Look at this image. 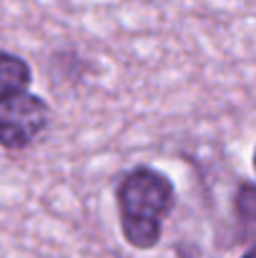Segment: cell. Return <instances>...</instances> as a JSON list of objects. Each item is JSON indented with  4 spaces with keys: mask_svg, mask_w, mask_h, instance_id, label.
<instances>
[{
    "mask_svg": "<svg viewBox=\"0 0 256 258\" xmlns=\"http://www.w3.org/2000/svg\"><path fill=\"white\" fill-rule=\"evenodd\" d=\"M116 206L123 241L136 251H151L164 236V223L176 206V185L151 166H136L121 175Z\"/></svg>",
    "mask_w": 256,
    "mask_h": 258,
    "instance_id": "1",
    "label": "cell"
},
{
    "mask_svg": "<svg viewBox=\"0 0 256 258\" xmlns=\"http://www.w3.org/2000/svg\"><path fill=\"white\" fill-rule=\"evenodd\" d=\"M50 105L30 93H15L0 100V148L8 153H20L33 148L50 128Z\"/></svg>",
    "mask_w": 256,
    "mask_h": 258,
    "instance_id": "2",
    "label": "cell"
},
{
    "mask_svg": "<svg viewBox=\"0 0 256 258\" xmlns=\"http://www.w3.org/2000/svg\"><path fill=\"white\" fill-rule=\"evenodd\" d=\"M251 166H254V173H256V148H254V156H251Z\"/></svg>",
    "mask_w": 256,
    "mask_h": 258,
    "instance_id": "6",
    "label": "cell"
},
{
    "mask_svg": "<svg viewBox=\"0 0 256 258\" xmlns=\"http://www.w3.org/2000/svg\"><path fill=\"white\" fill-rule=\"evenodd\" d=\"M33 83V71L25 58L0 48V100L28 90Z\"/></svg>",
    "mask_w": 256,
    "mask_h": 258,
    "instance_id": "3",
    "label": "cell"
},
{
    "mask_svg": "<svg viewBox=\"0 0 256 258\" xmlns=\"http://www.w3.org/2000/svg\"><path fill=\"white\" fill-rule=\"evenodd\" d=\"M241 258H256V243H254V246H251V248H249V251H246V253H244Z\"/></svg>",
    "mask_w": 256,
    "mask_h": 258,
    "instance_id": "5",
    "label": "cell"
},
{
    "mask_svg": "<svg viewBox=\"0 0 256 258\" xmlns=\"http://www.w3.org/2000/svg\"><path fill=\"white\" fill-rule=\"evenodd\" d=\"M231 211L241 228V241L256 243V183L241 180L236 185L234 198H231Z\"/></svg>",
    "mask_w": 256,
    "mask_h": 258,
    "instance_id": "4",
    "label": "cell"
}]
</instances>
